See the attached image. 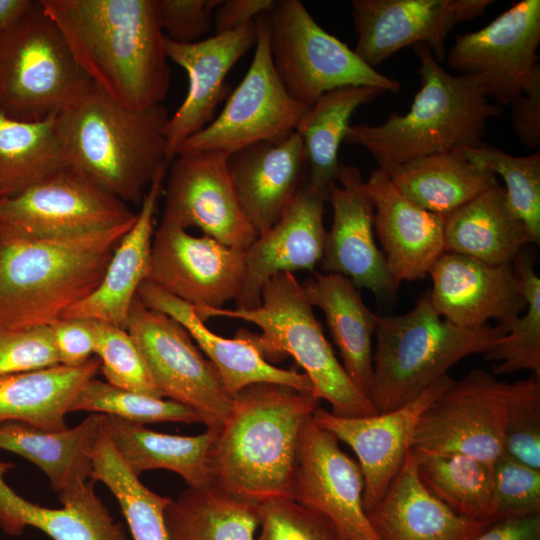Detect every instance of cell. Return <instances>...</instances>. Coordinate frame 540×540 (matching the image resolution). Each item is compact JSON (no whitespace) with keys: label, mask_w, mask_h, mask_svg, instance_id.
Returning a JSON list of instances; mask_svg holds the SVG:
<instances>
[{"label":"cell","mask_w":540,"mask_h":540,"mask_svg":"<svg viewBox=\"0 0 540 540\" xmlns=\"http://www.w3.org/2000/svg\"><path fill=\"white\" fill-rule=\"evenodd\" d=\"M87 78L133 109L162 104L170 84L156 0H40Z\"/></svg>","instance_id":"obj_1"},{"label":"cell","mask_w":540,"mask_h":540,"mask_svg":"<svg viewBox=\"0 0 540 540\" xmlns=\"http://www.w3.org/2000/svg\"><path fill=\"white\" fill-rule=\"evenodd\" d=\"M319 401L277 383L240 390L210 448V489L257 505L292 498L301 432Z\"/></svg>","instance_id":"obj_2"},{"label":"cell","mask_w":540,"mask_h":540,"mask_svg":"<svg viewBox=\"0 0 540 540\" xmlns=\"http://www.w3.org/2000/svg\"><path fill=\"white\" fill-rule=\"evenodd\" d=\"M135 219L46 238L22 237L0 228V329L49 326L89 296Z\"/></svg>","instance_id":"obj_3"},{"label":"cell","mask_w":540,"mask_h":540,"mask_svg":"<svg viewBox=\"0 0 540 540\" xmlns=\"http://www.w3.org/2000/svg\"><path fill=\"white\" fill-rule=\"evenodd\" d=\"M166 108H129L92 82L56 115L66 165L127 203L141 204L157 172L169 166Z\"/></svg>","instance_id":"obj_4"},{"label":"cell","mask_w":540,"mask_h":540,"mask_svg":"<svg viewBox=\"0 0 540 540\" xmlns=\"http://www.w3.org/2000/svg\"><path fill=\"white\" fill-rule=\"evenodd\" d=\"M421 87L405 114H390L377 125H349L344 142L364 147L388 167L463 147H480L489 120L501 115L478 80L447 72L425 44L413 46Z\"/></svg>","instance_id":"obj_5"},{"label":"cell","mask_w":540,"mask_h":540,"mask_svg":"<svg viewBox=\"0 0 540 540\" xmlns=\"http://www.w3.org/2000/svg\"><path fill=\"white\" fill-rule=\"evenodd\" d=\"M505 334L500 325H453L436 312L427 292L407 313L379 316L369 400L377 413L399 408L458 361L485 354Z\"/></svg>","instance_id":"obj_6"},{"label":"cell","mask_w":540,"mask_h":540,"mask_svg":"<svg viewBox=\"0 0 540 540\" xmlns=\"http://www.w3.org/2000/svg\"><path fill=\"white\" fill-rule=\"evenodd\" d=\"M197 316L241 319L257 325L261 334L246 330L250 341L266 361L291 356L313 386V394L344 417L376 414L371 401L353 383L336 358L294 273H279L262 288L260 305L253 309L194 306ZM270 363V362H269Z\"/></svg>","instance_id":"obj_7"},{"label":"cell","mask_w":540,"mask_h":540,"mask_svg":"<svg viewBox=\"0 0 540 540\" xmlns=\"http://www.w3.org/2000/svg\"><path fill=\"white\" fill-rule=\"evenodd\" d=\"M91 81L40 1L0 36V111L21 121L58 115Z\"/></svg>","instance_id":"obj_8"},{"label":"cell","mask_w":540,"mask_h":540,"mask_svg":"<svg viewBox=\"0 0 540 540\" xmlns=\"http://www.w3.org/2000/svg\"><path fill=\"white\" fill-rule=\"evenodd\" d=\"M268 28L275 71L289 95L304 106L345 86H368L383 93L401 90L398 81L324 30L299 0L275 1L268 12Z\"/></svg>","instance_id":"obj_9"},{"label":"cell","mask_w":540,"mask_h":540,"mask_svg":"<svg viewBox=\"0 0 540 540\" xmlns=\"http://www.w3.org/2000/svg\"><path fill=\"white\" fill-rule=\"evenodd\" d=\"M126 330L162 396L195 410L208 429H220L234 398L186 329L168 315L147 308L136 296Z\"/></svg>","instance_id":"obj_10"},{"label":"cell","mask_w":540,"mask_h":540,"mask_svg":"<svg viewBox=\"0 0 540 540\" xmlns=\"http://www.w3.org/2000/svg\"><path fill=\"white\" fill-rule=\"evenodd\" d=\"M255 21L257 40L247 73L218 117L185 140L176 156L205 150L231 154L258 142L282 140L295 132L308 107L289 95L275 71L269 49L268 12Z\"/></svg>","instance_id":"obj_11"},{"label":"cell","mask_w":540,"mask_h":540,"mask_svg":"<svg viewBox=\"0 0 540 540\" xmlns=\"http://www.w3.org/2000/svg\"><path fill=\"white\" fill-rule=\"evenodd\" d=\"M508 382L472 369L421 413L410 437L420 454H459L493 464L503 454Z\"/></svg>","instance_id":"obj_12"},{"label":"cell","mask_w":540,"mask_h":540,"mask_svg":"<svg viewBox=\"0 0 540 540\" xmlns=\"http://www.w3.org/2000/svg\"><path fill=\"white\" fill-rule=\"evenodd\" d=\"M136 215L124 201L69 165L15 196L0 199V228L27 238L103 230Z\"/></svg>","instance_id":"obj_13"},{"label":"cell","mask_w":540,"mask_h":540,"mask_svg":"<svg viewBox=\"0 0 540 540\" xmlns=\"http://www.w3.org/2000/svg\"><path fill=\"white\" fill-rule=\"evenodd\" d=\"M230 153L205 150L177 155L163 189L162 219L246 251L258 234L245 215L229 170Z\"/></svg>","instance_id":"obj_14"},{"label":"cell","mask_w":540,"mask_h":540,"mask_svg":"<svg viewBox=\"0 0 540 540\" xmlns=\"http://www.w3.org/2000/svg\"><path fill=\"white\" fill-rule=\"evenodd\" d=\"M539 43L540 1L521 0L485 27L457 34L445 60L475 77L490 100L509 105L539 64Z\"/></svg>","instance_id":"obj_15"},{"label":"cell","mask_w":540,"mask_h":540,"mask_svg":"<svg viewBox=\"0 0 540 540\" xmlns=\"http://www.w3.org/2000/svg\"><path fill=\"white\" fill-rule=\"evenodd\" d=\"M492 3L494 0H352L357 33L354 51L375 68L403 48L425 44L441 63L451 30L482 16Z\"/></svg>","instance_id":"obj_16"},{"label":"cell","mask_w":540,"mask_h":540,"mask_svg":"<svg viewBox=\"0 0 540 540\" xmlns=\"http://www.w3.org/2000/svg\"><path fill=\"white\" fill-rule=\"evenodd\" d=\"M244 277L245 251L161 219L147 281L193 306L222 308L237 299Z\"/></svg>","instance_id":"obj_17"},{"label":"cell","mask_w":540,"mask_h":540,"mask_svg":"<svg viewBox=\"0 0 540 540\" xmlns=\"http://www.w3.org/2000/svg\"><path fill=\"white\" fill-rule=\"evenodd\" d=\"M363 491L359 465L332 433L309 418L300 436L292 498L328 517L348 540H381L369 521Z\"/></svg>","instance_id":"obj_18"},{"label":"cell","mask_w":540,"mask_h":540,"mask_svg":"<svg viewBox=\"0 0 540 540\" xmlns=\"http://www.w3.org/2000/svg\"><path fill=\"white\" fill-rule=\"evenodd\" d=\"M452 381L445 375L410 402L384 413L344 417L320 407L314 411V421L356 454L364 481L366 512L381 500L404 464L419 416Z\"/></svg>","instance_id":"obj_19"},{"label":"cell","mask_w":540,"mask_h":540,"mask_svg":"<svg viewBox=\"0 0 540 540\" xmlns=\"http://www.w3.org/2000/svg\"><path fill=\"white\" fill-rule=\"evenodd\" d=\"M327 201L333 220L326 231L322 268L340 274L356 288L384 296L396 290L385 257L374 235V206L365 191L360 170L341 164Z\"/></svg>","instance_id":"obj_20"},{"label":"cell","mask_w":540,"mask_h":540,"mask_svg":"<svg viewBox=\"0 0 540 540\" xmlns=\"http://www.w3.org/2000/svg\"><path fill=\"white\" fill-rule=\"evenodd\" d=\"M256 40V21L193 43H176L165 37L168 60L188 75L187 94L165 127L169 164L179 146L209 124L225 94L228 72L255 46Z\"/></svg>","instance_id":"obj_21"},{"label":"cell","mask_w":540,"mask_h":540,"mask_svg":"<svg viewBox=\"0 0 540 540\" xmlns=\"http://www.w3.org/2000/svg\"><path fill=\"white\" fill-rule=\"evenodd\" d=\"M428 275L432 281L428 292L432 306L458 327L479 328L489 320L503 326L526 308L512 264L490 265L444 252Z\"/></svg>","instance_id":"obj_22"},{"label":"cell","mask_w":540,"mask_h":540,"mask_svg":"<svg viewBox=\"0 0 540 540\" xmlns=\"http://www.w3.org/2000/svg\"><path fill=\"white\" fill-rule=\"evenodd\" d=\"M327 198L305 181L275 224L247 248L244 283L235 300L238 309L258 307L262 288L273 276L313 270L321 262Z\"/></svg>","instance_id":"obj_23"},{"label":"cell","mask_w":540,"mask_h":540,"mask_svg":"<svg viewBox=\"0 0 540 540\" xmlns=\"http://www.w3.org/2000/svg\"><path fill=\"white\" fill-rule=\"evenodd\" d=\"M364 188L374 206V232L394 287L428 276L445 252V217L408 199L381 168L371 172Z\"/></svg>","instance_id":"obj_24"},{"label":"cell","mask_w":540,"mask_h":540,"mask_svg":"<svg viewBox=\"0 0 540 540\" xmlns=\"http://www.w3.org/2000/svg\"><path fill=\"white\" fill-rule=\"evenodd\" d=\"M229 174L248 220L258 235L269 230L307 178L303 143L293 132L262 141L228 157Z\"/></svg>","instance_id":"obj_25"},{"label":"cell","mask_w":540,"mask_h":540,"mask_svg":"<svg viewBox=\"0 0 540 540\" xmlns=\"http://www.w3.org/2000/svg\"><path fill=\"white\" fill-rule=\"evenodd\" d=\"M137 297L147 308L168 315L186 329L215 366L233 398L244 387L261 382L282 384L313 394L312 383L305 373L278 368L266 361L246 330H239L233 339L216 335L197 316L192 304L147 280L139 286Z\"/></svg>","instance_id":"obj_26"},{"label":"cell","mask_w":540,"mask_h":540,"mask_svg":"<svg viewBox=\"0 0 540 540\" xmlns=\"http://www.w3.org/2000/svg\"><path fill=\"white\" fill-rule=\"evenodd\" d=\"M168 166L161 168L140 204L135 222L124 234L97 288L60 319H86L126 329L129 311L139 286L149 273L154 216L163 194Z\"/></svg>","instance_id":"obj_27"},{"label":"cell","mask_w":540,"mask_h":540,"mask_svg":"<svg viewBox=\"0 0 540 540\" xmlns=\"http://www.w3.org/2000/svg\"><path fill=\"white\" fill-rule=\"evenodd\" d=\"M12 462L0 461V528L10 536L21 535L28 526L53 540H128L123 527L97 496L93 480L58 493L63 507L51 509L17 494L4 475Z\"/></svg>","instance_id":"obj_28"},{"label":"cell","mask_w":540,"mask_h":540,"mask_svg":"<svg viewBox=\"0 0 540 540\" xmlns=\"http://www.w3.org/2000/svg\"><path fill=\"white\" fill-rule=\"evenodd\" d=\"M367 515L381 540H470L489 526L455 513L433 496L419 479L411 450Z\"/></svg>","instance_id":"obj_29"},{"label":"cell","mask_w":540,"mask_h":540,"mask_svg":"<svg viewBox=\"0 0 540 540\" xmlns=\"http://www.w3.org/2000/svg\"><path fill=\"white\" fill-rule=\"evenodd\" d=\"M302 287L309 303L324 313L344 370L369 399L373 373L372 337L379 316L365 305L358 288L340 274L316 273L306 279Z\"/></svg>","instance_id":"obj_30"},{"label":"cell","mask_w":540,"mask_h":540,"mask_svg":"<svg viewBox=\"0 0 540 540\" xmlns=\"http://www.w3.org/2000/svg\"><path fill=\"white\" fill-rule=\"evenodd\" d=\"M444 242L445 252L504 265L512 264L531 240L497 183L445 217Z\"/></svg>","instance_id":"obj_31"},{"label":"cell","mask_w":540,"mask_h":540,"mask_svg":"<svg viewBox=\"0 0 540 540\" xmlns=\"http://www.w3.org/2000/svg\"><path fill=\"white\" fill-rule=\"evenodd\" d=\"M100 371L92 357L79 366L0 375V425L19 422L46 431L67 429L65 415L83 385Z\"/></svg>","instance_id":"obj_32"},{"label":"cell","mask_w":540,"mask_h":540,"mask_svg":"<svg viewBox=\"0 0 540 540\" xmlns=\"http://www.w3.org/2000/svg\"><path fill=\"white\" fill-rule=\"evenodd\" d=\"M102 416L113 446L135 475L167 469L180 475L188 487L210 489L209 452L219 429L207 428L196 436L170 435L115 416Z\"/></svg>","instance_id":"obj_33"},{"label":"cell","mask_w":540,"mask_h":540,"mask_svg":"<svg viewBox=\"0 0 540 540\" xmlns=\"http://www.w3.org/2000/svg\"><path fill=\"white\" fill-rule=\"evenodd\" d=\"M102 414L92 413L80 424L62 431H46L8 422L0 425V449L38 466L57 493L90 479V452L102 427Z\"/></svg>","instance_id":"obj_34"},{"label":"cell","mask_w":540,"mask_h":540,"mask_svg":"<svg viewBox=\"0 0 540 540\" xmlns=\"http://www.w3.org/2000/svg\"><path fill=\"white\" fill-rule=\"evenodd\" d=\"M383 170L408 199L444 217L498 183L494 174L456 151L418 157Z\"/></svg>","instance_id":"obj_35"},{"label":"cell","mask_w":540,"mask_h":540,"mask_svg":"<svg viewBox=\"0 0 540 540\" xmlns=\"http://www.w3.org/2000/svg\"><path fill=\"white\" fill-rule=\"evenodd\" d=\"M382 93L368 86H345L325 93L306 109L295 132L303 143L311 188L329 193L337 181L338 151L352 114Z\"/></svg>","instance_id":"obj_36"},{"label":"cell","mask_w":540,"mask_h":540,"mask_svg":"<svg viewBox=\"0 0 540 540\" xmlns=\"http://www.w3.org/2000/svg\"><path fill=\"white\" fill-rule=\"evenodd\" d=\"M170 540H255L258 505L188 487L165 510Z\"/></svg>","instance_id":"obj_37"},{"label":"cell","mask_w":540,"mask_h":540,"mask_svg":"<svg viewBox=\"0 0 540 540\" xmlns=\"http://www.w3.org/2000/svg\"><path fill=\"white\" fill-rule=\"evenodd\" d=\"M65 165L56 116L29 122L0 111V199L21 193Z\"/></svg>","instance_id":"obj_38"},{"label":"cell","mask_w":540,"mask_h":540,"mask_svg":"<svg viewBox=\"0 0 540 540\" xmlns=\"http://www.w3.org/2000/svg\"><path fill=\"white\" fill-rule=\"evenodd\" d=\"M414 454L419 479L433 496L463 517L495 522L493 464L459 454Z\"/></svg>","instance_id":"obj_39"},{"label":"cell","mask_w":540,"mask_h":540,"mask_svg":"<svg viewBox=\"0 0 540 540\" xmlns=\"http://www.w3.org/2000/svg\"><path fill=\"white\" fill-rule=\"evenodd\" d=\"M90 457V479L104 483L118 500L132 540H170L165 510L172 499L147 488L129 469L113 446L103 423Z\"/></svg>","instance_id":"obj_40"},{"label":"cell","mask_w":540,"mask_h":540,"mask_svg":"<svg viewBox=\"0 0 540 540\" xmlns=\"http://www.w3.org/2000/svg\"><path fill=\"white\" fill-rule=\"evenodd\" d=\"M512 265L526 308L521 315L500 325L506 334L483 355L486 360L497 361L494 375L527 370L540 376V278L524 249Z\"/></svg>","instance_id":"obj_41"},{"label":"cell","mask_w":540,"mask_h":540,"mask_svg":"<svg viewBox=\"0 0 540 540\" xmlns=\"http://www.w3.org/2000/svg\"><path fill=\"white\" fill-rule=\"evenodd\" d=\"M477 167L505 182L510 207L524 223L531 243H540V153L513 156L489 145L455 150Z\"/></svg>","instance_id":"obj_42"},{"label":"cell","mask_w":540,"mask_h":540,"mask_svg":"<svg viewBox=\"0 0 540 540\" xmlns=\"http://www.w3.org/2000/svg\"><path fill=\"white\" fill-rule=\"evenodd\" d=\"M74 411L111 415L140 425L158 422L202 423L199 414L182 403L122 389L96 378L86 382L79 390L69 409V412Z\"/></svg>","instance_id":"obj_43"},{"label":"cell","mask_w":540,"mask_h":540,"mask_svg":"<svg viewBox=\"0 0 540 540\" xmlns=\"http://www.w3.org/2000/svg\"><path fill=\"white\" fill-rule=\"evenodd\" d=\"M503 453L540 470V376L508 383Z\"/></svg>","instance_id":"obj_44"},{"label":"cell","mask_w":540,"mask_h":540,"mask_svg":"<svg viewBox=\"0 0 540 540\" xmlns=\"http://www.w3.org/2000/svg\"><path fill=\"white\" fill-rule=\"evenodd\" d=\"M95 355L106 381L116 387L163 398L152 383L143 358L129 332L122 327L94 321Z\"/></svg>","instance_id":"obj_45"},{"label":"cell","mask_w":540,"mask_h":540,"mask_svg":"<svg viewBox=\"0 0 540 540\" xmlns=\"http://www.w3.org/2000/svg\"><path fill=\"white\" fill-rule=\"evenodd\" d=\"M261 532L255 540H348L321 512L292 498H274L258 505Z\"/></svg>","instance_id":"obj_46"},{"label":"cell","mask_w":540,"mask_h":540,"mask_svg":"<svg viewBox=\"0 0 540 540\" xmlns=\"http://www.w3.org/2000/svg\"><path fill=\"white\" fill-rule=\"evenodd\" d=\"M495 522L540 514V470L503 453L493 463Z\"/></svg>","instance_id":"obj_47"},{"label":"cell","mask_w":540,"mask_h":540,"mask_svg":"<svg viewBox=\"0 0 540 540\" xmlns=\"http://www.w3.org/2000/svg\"><path fill=\"white\" fill-rule=\"evenodd\" d=\"M50 326L0 329V375L59 365Z\"/></svg>","instance_id":"obj_48"},{"label":"cell","mask_w":540,"mask_h":540,"mask_svg":"<svg viewBox=\"0 0 540 540\" xmlns=\"http://www.w3.org/2000/svg\"><path fill=\"white\" fill-rule=\"evenodd\" d=\"M221 0H156L159 24L164 36L176 43L200 41L213 26Z\"/></svg>","instance_id":"obj_49"},{"label":"cell","mask_w":540,"mask_h":540,"mask_svg":"<svg viewBox=\"0 0 540 540\" xmlns=\"http://www.w3.org/2000/svg\"><path fill=\"white\" fill-rule=\"evenodd\" d=\"M514 131L528 148L540 147V64L509 103Z\"/></svg>","instance_id":"obj_50"},{"label":"cell","mask_w":540,"mask_h":540,"mask_svg":"<svg viewBox=\"0 0 540 540\" xmlns=\"http://www.w3.org/2000/svg\"><path fill=\"white\" fill-rule=\"evenodd\" d=\"M49 326L61 365L79 366L95 354L92 320L58 319Z\"/></svg>","instance_id":"obj_51"},{"label":"cell","mask_w":540,"mask_h":540,"mask_svg":"<svg viewBox=\"0 0 540 540\" xmlns=\"http://www.w3.org/2000/svg\"><path fill=\"white\" fill-rule=\"evenodd\" d=\"M274 0H221L214 11L213 26L216 34L230 32L242 27L266 12Z\"/></svg>","instance_id":"obj_52"},{"label":"cell","mask_w":540,"mask_h":540,"mask_svg":"<svg viewBox=\"0 0 540 540\" xmlns=\"http://www.w3.org/2000/svg\"><path fill=\"white\" fill-rule=\"evenodd\" d=\"M470 540H540V514L494 522Z\"/></svg>","instance_id":"obj_53"},{"label":"cell","mask_w":540,"mask_h":540,"mask_svg":"<svg viewBox=\"0 0 540 540\" xmlns=\"http://www.w3.org/2000/svg\"><path fill=\"white\" fill-rule=\"evenodd\" d=\"M35 3L33 0H0V36L17 25Z\"/></svg>","instance_id":"obj_54"}]
</instances>
